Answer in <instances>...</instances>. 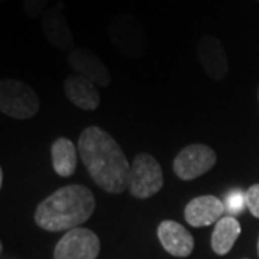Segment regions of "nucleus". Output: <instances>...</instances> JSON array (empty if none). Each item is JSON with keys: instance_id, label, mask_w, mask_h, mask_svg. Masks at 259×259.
Instances as JSON below:
<instances>
[{"instance_id": "obj_6", "label": "nucleus", "mask_w": 259, "mask_h": 259, "mask_svg": "<svg viewBox=\"0 0 259 259\" xmlns=\"http://www.w3.org/2000/svg\"><path fill=\"white\" fill-rule=\"evenodd\" d=\"M216 151L206 144H190L182 148L173 161V170L182 180L190 182L206 175L216 164Z\"/></svg>"}, {"instance_id": "obj_17", "label": "nucleus", "mask_w": 259, "mask_h": 259, "mask_svg": "<svg viewBox=\"0 0 259 259\" xmlns=\"http://www.w3.org/2000/svg\"><path fill=\"white\" fill-rule=\"evenodd\" d=\"M49 0H23V12L30 19H37L45 15Z\"/></svg>"}, {"instance_id": "obj_4", "label": "nucleus", "mask_w": 259, "mask_h": 259, "mask_svg": "<svg viewBox=\"0 0 259 259\" xmlns=\"http://www.w3.org/2000/svg\"><path fill=\"white\" fill-rule=\"evenodd\" d=\"M36 91L23 81L6 78L0 82V111L15 120H29L39 112Z\"/></svg>"}, {"instance_id": "obj_5", "label": "nucleus", "mask_w": 259, "mask_h": 259, "mask_svg": "<svg viewBox=\"0 0 259 259\" xmlns=\"http://www.w3.org/2000/svg\"><path fill=\"white\" fill-rule=\"evenodd\" d=\"M163 185V168L157 160L148 153L137 154L130 168V193L137 199H150L161 190Z\"/></svg>"}, {"instance_id": "obj_18", "label": "nucleus", "mask_w": 259, "mask_h": 259, "mask_svg": "<svg viewBox=\"0 0 259 259\" xmlns=\"http://www.w3.org/2000/svg\"><path fill=\"white\" fill-rule=\"evenodd\" d=\"M246 207L255 218L259 219V183L252 185L246 190Z\"/></svg>"}, {"instance_id": "obj_11", "label": "nucleus", "mask_w": 259, "mask_h": 259, "mask_svg": "<svg viewBox=\"0 0 259 259\" xmlns=\"http://www.w3.org/2000/svg\"><path fill=\"white\" fill-rule=\"evenodd\" d=\"M226 212L225 203L212 194L197 196L185 207L186 222L193 228H203L221 221Z\"/></svg>"}, {"instance_id": "obj_9", "label": "nucleus", "mask_w": 259, "mask_h": 259, "mask_svg": "<svg viewBox=\"0 0 259 259\" xmlns=\"http://www.w3.org/2000/svg\"><path fill=\"white\" fill-rule=\"evenodd\" d=\"M40 25L44 35L52 47L68 52L74 49L75 39L65 16L64 2H58L52 8L48 9L42 16Z\"/></svg>"}, {"instance_id": "obj_8", "label": "nucleus", "mask_w": 259, "mask_h": 259, "mask_svg": "<svg viewBox=\"0 0 259 259\" xmlns=\"http://www.w3.org/2000/svg\"><path fill=\"white\" fill-rule=\"evenodd\" d=\"M196 55L206 75L214 82H221L229 71L228 56L222 42L213 35H204L199 39Z\"/></svg>"}, {"instance_id": "obj_7", "label": "nucleus", "mask_w": 259, "mask_h": 259, "mask_svg": "<svg viewBox=\"0 0 259 259\" xmlns=\"http://www.w3.org/2000/svg\"><path fill=\"white\" fill-rule=\"evenodd\" d=\"M101 243L97 233L87 228H75L56 243L54 259H97Z\"/></svg>"}, {"instance_id": "obj_21", "label": "nucleus", "mask_w": 259, "mask_h": 259, "mask_svg": "<svg viewBox=\"0 0 259 259\" xmlns=\"http://www.w3.org/2000/svg\"><path fill=\"white\" fill-rule=\"evenodd\" d=\"M258 101H259V90H258Z\"/></svg>"}, {"instance_id": "obj_14", "label": "nucleus", "mask_w": 259, "mask_h": 259, "mask_svg": "<svg viewBox=\"0 0 259 259\" xmlns=\"http://www.w3.org/2000/svg\"><path fill=\"white\" fill-rule=\"evenodd\" d=\"M78 150L75 144L66 137H59L54 141L51 147L52 166L58 176H72L78 166Z\"/></svg>"}, {"instance_id": "obj_12", "label": "nucleus", "mask_w": 259, "mask_h": 259, "mask_svg": "<svg viewBox=\"0 0 259 259\" xmlns=\"http://www.w3.org/2000/svg\"><path fill=\"white\" fill-rule=\"evenodd\" d=\"M158 241L166 252L176 258H187L194 248L192 233L176 221H163L157 228Z\"/></svg>"}, {"instance_id": "obj_23", "label": "nucleus", "mask_w": 259, "mask_h": 259, "mask_svg": "<svg viewBox=\"0 0 259 259\" xmlns=\"http://www.w3.org/2000/svg\"><path fill=\"white\" fill-rule=\"evenodd\" d=\"M258 2H259V0H258Z\"/></svg>"}, {"instance_id": "obj_15", "label": "nucleus", "mask_w": 259, "mask_h": 259, "mask_svg": "<svg viewBox=\"0 0 259 259\" xmlns=\"http://www.w3.org/2000/svg\"><path fill=\"white\" fill-rule=\"evenodd\" d=\"M241 223L236 221L235 216H223L218 221L212 232V249L216 255H226L233 248L236 239L241 235Z\"/></svg>"}, {"instance_id": "obj_16", "label": "nucleus", "mask_w": 259, "mask_h": 259, "mask_svg": "<svg viewBox=\"0 0 259 259\" xmlns=\"http://www.w3.org/2000/svg\"><path fill=\"white\" fill-rule=\"evenodd\" d=\"M223 203L229 216L239 214L246 207V192H242L241 189H233L231 192H228Z\"/></svg>"}, {"instance_id": "obj_2", "label": "nucleus", "mask_w": 259, "mask_h": 259, "mask_svg": "<svg viewBox=\"0 0 259 259\" xmlns=\"http://www.w3.org/2000/svg\"><path fill=\"white\" fill-rule=\"evenodd\" d=\"M94 210L95 196L87 186H64L37 204L35 223L44 231L68 232L87 222Z\"/></svg>"}, {"instance_id": "obj_10", "label": "nucleus", "mask_w": 259, "mask_h": 259, "mask_svg": "<svg viewBox=\"0 0 259 259\" xmlns=\"http://www.w3.org/2000/svg\"><path fill=\"white\" fill-rule=\"evenodd\" d=\"M68 65L75 71V74L82 75L93 81L97 87L105 88L111 83L110 69L105 66L101 58L95 55L87 48H74L66 56Z\"/></svg>"}, {"instance_id": "obj_19", "label": "nucleus", "mask_w": 259, "mask_h": 259, "mask_svg": "<svg viewBox=\"0 0 259 259\" xmlns=\"http://www.w3.org/2000/svg\"><path fill=\"white\" fill-rule=\"evenodd\" d=\"M3 179H5V175H3V170H0V187L3 186Z\"/></svg>"}, {"instance_id": "obj_3", "label": "nucleus", "mask_w": 259, "mask_h": 259, "mask_svg": "<svg viewBox=\"0 0 259 259\" xmlns=\"http://www.w3.org/2000/svg\"><path fill=\"white\" fill-rule=\"evenodd\" d=\"M108 36L121 55L139 59L146 54L148 39L146 29L137 16L128 12L115 15L108 25Z\"/></svg>"}, {"instance_id": "obj_13", "label": "nucleus", "mask_w": 259, "mask_h": 259, "mask_svg": "<svg viewBox=\"0 0 259 259\" xmlns=\"http://www.w3.org/2000/svg\"><path fill=\"white\" fill-rule=\"evenodd\" d=\"M64 90L68 100L83 111H94L101 104L98 87L82 75L74 74L66 76Z\"/></svg>"}, {"instance_id": "obj_20", "label": "nucleus", "mask_w": 259, "mask_h": 259, "mask_svg": "<svg viewBox=\"0 0 259 259\" xmlns=\"http://www.w3.org/2000/svg\"><path fill=\"white\" fill-rule=\"evenodd\" d=\"M258 255H259V239H258Z\"/></svg>"}, {"instance_id": "obj_22", "label": "nucleus", "mask_w": 259, "mask_h": 259, "mask_svg": "<svg viewBox=\"0 0 259 259\" xmlns=\"http://www.w3.org/2000/svg\"><path fill=\"white\" fill-rule=\"evenodd\" d=\"M0 2H8V0H0Z\"/></svg>"}, {"instance_id": "obj_1", "label": "nucleus", "mask_w": 259, "mask_h": 259, "mask_svg": "<svg viewBox=\"0 0 259 259\" xmlns=\"http://www.w3.org/2000/svg\"><path fill=\"white\" fill-rule=\"evenodd\" d=\"M78 151L94 183L104 192L121 194L128 189L131 164L105 130L98 125L83 130L78 139Z\"/></svg>"}]
</instances>
